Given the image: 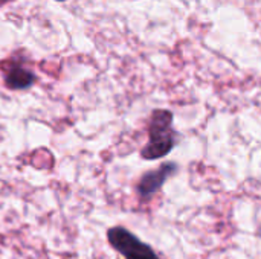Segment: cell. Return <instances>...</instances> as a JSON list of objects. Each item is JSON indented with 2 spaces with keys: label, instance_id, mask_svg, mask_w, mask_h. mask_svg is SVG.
Returning <instances> with one entry per match:
<instances>
[{
  "label": "cell",
  "instance_id": "cell-4",
  "mask_svg": "<svg viewBox=\"0 0 261 259\" xmlns=\"http://www.w3.org/2000/svg\"><path fill=\"white\" fill-rule=\"evenodd\" d=\"M35 76L32 72H29L28 69L21 67V66H12L5 78V82L9 89L12 90H23L28 89L34 84Z\"/></svg>",
  "mask_w": 261,
  "mask_h": 259
},
{
  "label": "cell",
  "instance_id": "cell-1",
  "mask_svg": "<svg viewBox=\"0 0 261 259\" xmlns=\"http://www.w3.org/2000/svg\"><path fill=\"white\" fill-rule=\"evenodd\" d=\"M177 140L173 127V113L168 110H154L148 127V142L142 148L141 156L145 160H156L171 153Z\"/></svg>",
  "mask_w": 261,
  "mask_h": 259
},
{
  "label": "cell",
  "instance_id": "cell-3",
  "mask_svg": "<svg viewBox=\"0 0 261 259\" xmlns=\"http://www.w3.org/2000/svg\"><path fill=\"white\" fill-rule=\"evenodd\" d=\"M176 171H177V166L174 163H164L158 169L145 172L141 177L139 183H138V192H139V195L144 197V198H150L151 195H154L164 186V183Z\"/></svg>",
  "mask_w": 261,
  "mask_h": 259
},
{
  "label": "cell",
  "instance_id": "cell-2",
  "mask_svg": "<svg viewBox=\"0 0 261 259\" xmlns=\"http://www.w3.org/2000/svg\"><path fill=\"white\" fill-rule=\"evenodd\" d=\"M107 240L110 246L119 252L125 259H161L158 253L130 231L124 227H112L107 232Z\"/></svg>",
  "mask_w": 261,
  "mask_h": 259
}]
</instances>
